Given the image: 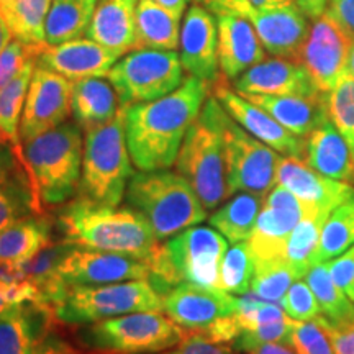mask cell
Returning <instances> with one entry per match:
<instances>
[{"mask_svg": "<svg viewBox=\"0 0 354 354\" xmlns=\"http://www.w3.org/2000/svg\"><path fill=\"white\" fill-rule=\"evenodd\" d=\"M212 84L187 74L174 92L127 107V143L140 171L169 169L176 165L185 133L210 97Z\"/></svg>", "mask_w": 354, "mask_h": 354, "instance_id": "1", "label": "cell"}, {"mask_svg": "<svg viewBox=\"0 0 354 354\" xmlns=\"http://www.w3.org/2000/svg\"><path fill=\"white\" fill-rule=\"evenodd\" d=\"M64 240L88 250L148 261L159 240L143 215L131 207H110L77 197L57 214Z\"/></svg>", "mask_w": 354, "mask_h": 354, "instance_id": "2", "label": "cell"}, {"mask_svg": "<svg viewBox=\"0 0 354 354\" xmlns=\"http://www.w3.org/2000/svg\"><path fill=\"white\" fill-rule=\"evenodd\" d=\"M227 110L210 95L192 123L177 154L176 167L189 180L207 212L230 198L223 123Z\"/></svg>", "mask_w": 354, "mask_h": 354, "instance_id": "3", "label": "cell"}, {"mask_svg": "<svg viewBox=\"0 0 354 354\" xmlns=\"http://www.w3.org/2000/svg\"><path fill=\"white\" fill-rule=\"evenodd\" d=\"M227 251V238L214 227H190L159 245L148 259L149 284L161 297L184 282L218 289Z\"/></svg>", "mask_w": 354, "mask_h": 354, "instance_id": "4", "label": "cell"}, {"mask_svg": "<svg viewBox=\"0 0 354 354\" xmlns=\"http://www.w3.org/2000/svg\"><path fill=\"white\" fill-rule=\"evenodd\" d=\"M127 205L143 215L158 240L207 220V209L183 174L171 169L135 172L127 185Z\"/></svg>", "mask_w": 354, "mask_h": 354, "instance_id": "5", "label": "cell"}, {"mask_svg": "<svg viewBox=\"0 0 354 354\" xmlns=\"http://www.w3.org/2000/svg\"><path fill=\"white\" fill-rule=\"evenodd\" d=\"M82 153V128L76 122H66L25 141L24 165L41 205H61L77 192Z\"/></svg>", "mask_w": 354, "mask_h": 354, "instance_id": "6", "label": "cell"}, {"mask_svg": "<svg viewBox=\"0 0 354 354\" xmlns=\"http://www.w3.org/2000/svg\"><path fill=\"white\" fill-rule=\"evenodd\" d=\"M84 135L79 197L102 205L118 207L135 174L127 143V107H120L107 125Z\"/></svg>", "mask_w": 354, "mask_h": 354, "instance_id": "7", "label": "cell"}, {"mask_svg": "<svg viewBox=\"0 0 354 354\" xmlns=\"http://www.w3.org/2000/svg\"><path fill=\"white\" fill-rule=\"evenodd\" d=\"M187 335L161 312H136L82 326L77 339L95 354H156L177 346Z\"/></svg>", "mask_w": 354, "mask_h": 354, "instance_id": "8", "label": "cell"}, {"mask_svg": "<svg viewBox=\"0 0 354 354\" xmlns=\"http://www.w3.org/2000/svg\"><path fill=\"white\" fill-rule=\"evenodd\" d=\"M57 322L86 326L136 312H162V297L148 279L68 287L53 305Z\"/></svg>", "mask_w": 354, "mask_h": 354, "instance_id": "9", "label": "cell"}, {"mask_svg": "<svg viewBox=\"0 0 354 354\" xmlns=\"http://www.w3.org/2000/svg\"><path fill=\"white\" fill-rule=\"evenodd\" d=\"M107 79L117 91L120 107H130L171 94L185 74L176 51L135 50L113 64Z\"/></svg>", "mask_w": 354, "mask_h": 354, "instance_id": "10", "label": "cell"}, {"mask_svg": "<svg viewBox=\"0 0 354 354\" xmlns=\"http://www.w3.org/2000/svg\"><path fill=\"white\" fill-rule=\"evenodd\" d=\"M227 180L230 197L238 192H250L266 197L276 184L277 151L254 138L227 113L223 123Z\"/></svg>", "mask_w": 354, "mask_h": 354, "instance_id": "11", "label": "cell"}, {"mask_svg": "<svg viewBox=\"0 0 354 354\" xmlns=\"http://www.w3.org/2000/svg\"><path fill=\"white\" fill-rule=\"evenodd\" d=\"M210 12H232L250 21L266 53L276 57L297 59L308 37V19L295 6L258 7L250 0H203Z\"/></svg>", "mask_w": 354, "mask_h": 354, "instance_id": "12", "label": "cell"}, {"mask_svg": "<svg viewBox=\"0 0 354 354\" xmlns=\"http://www.w3.org/2000/svg\"><path fill=\"white\" fill-rule=\"evenodd\" d=\"M354 37L330 15L318 17L300 48L297 61L308 71L322 94H328L346 73L348 56Z\"/></svg>", "mask_w": 354, "mask_h": 354, "instance_id": "13", "label": "cell"}, {"mask_svg": "<svg viewBox=\"0 0 354 354\" xmlns=\"http://www.w3.org/2000/svg\"><path fill=\"white\" fill-rule=\"evenodd\" d=\"M322 212L299 201L290 190L276 185L264 197L254 232L248 240L254 263L286 259V245L290 233L305 215Z\"/></svg>", "mask_w": 354, "mask_h": 354, "instance_id": "14", "label": "cell"}, {"mask_svg": "<svg viewBox=\"0 0 354 354\" xmlns=\"http://www.w3.org/2000/svg\"><path fill=\"white\" fill-rule=\"evenodd\" d=\"M73 81L38 66L33 71L20 123L21 143L68 122Z\"/></svg>", "mask_w": 354, "mask_h": 354, "instance_id": "15", "label": "cell"}, {"mask_svg": "<svg viewBox=\"0 0 354 354\" xmlns=\"http://www.w3.org/2000/svg\"><path fill=\"white\" fill-rule=\"evenodd\" d=\"M149 277L148 261L77 246L57 271L59 284L68 287L104 286Z\"/></svg>", "mask_w": 354, "mask_h": 354, "instance_id": "16", "label": "cell"}, {"mask_svg": "<svg viewBox=\"0 0 354 354\" xmlns=\"http://www.w3.org/2000/svg\"><path fill=\"white\" fill-rule=\"evenodd\" d=\"M212 95L243 130L263 141L264 145L271 146L274 151L286 156L304 158L305 138H299L294 133L286 130L266 110L230 87L223 79L212 84Z\"/></svg>", "mask_w": 354, "mask_h": 354, "instance_id": "17", "label": "cell"}, {"mask_svg": "<svg viewBox=\"0 0 354 354\" xmlns=\"http://www.w3.org/2000/svg\"><path fill=\"white\" fill-rule=\"evenodd\" d=\"M179 57L190 76L214 84L220 79L218 28L215 15L209 8L190 6L180 26Z\"/></svg>", "mask_w": 354, "mask_h": 354, "instance_id": "18", "label": "cell"}, {"mask_svg": "<svg viewBox=\"0 0 354 354\" xmlns=\"http://www.w3.org/2000/svg\"><path fill=\"white\" fill-rule=\"evenodd\" d=\"M234 310L236 297L216 287L184 282L162 295V312L187 331L207 328L218 318L233 315Z\"/></svg>", "mask_w": 354, "mask_h": 354, "instance_id": "19", "label": "cell"}, {"mask_svg": "<svg viewBox=\"0 0 354 354\" xmlns=\"http://www.w3.org/2000/svg\"><path fill=\"white\" fill-rule=\"evenodd\" d=\"M233 88L243 95H326L318 91L304 64L289 57L261 61L234 79Z\"/></svg>", "mask_w": 354, "mask_h": 354, "instance_id": "20", "label": "cell"}, {"mask_svg": "<svg viewBox=\"0 0 354 354\" xmlns=\"http://www.w3.org/2000/svg\"><path fill=\"white\" fill-rule=\"evenodd\" d=\"M276 184L290 190L299 201L322 212L335 210L354 197V185L330 179L312 169L302 158L286 156L277 165Z\"/></svg>", "mask_w": 354, "mask_h": 354, "instance_id": "21", "label": "cell"}, {"mask_svg": "<svg viewBox=\"0 0 354 354\" xmlns=\"http://www.w3.org/2000/svg\"><path fill=\"white\" fill-rule=\"evenodd\" d=\"M120 56L91 38H79L61 44H44L37 64L55 71L69 81L86 77H107Z\"/></svg>", "mask_w": 354, "mask_h": 354, "instance_id": "22", "label": "cell"}, {"mask_svg": "<svg viewBox=\"0 0 354 354\" xmlns=\"http://www.w3.org/2000/svg\"><path fill=\"white\" fill-rule=\"evenodd\" d=\"M218 28V63L225 79L234 81L266 59V50L250 21L232 12H212Z\"/></svg>", "mask_w": 354, "mask_h": 354, "instance_id": "23", "label": "cell"}, {"mask_svg": "<svg viewBox=\"0 0 354 354\" xmlns=\"http://www.w3.org/2000/svg\"><path fill=\"white\" fill-rule=\"evenodd\" d=\"M56 320L51 305L26 302L0 317V354H37Z\"/></svg>", "mask_w": 354, "mask_h": 354, "instance_id": "24", "label": "cell"}, {"mask_svg": "<svg viewBox=\"0 0 354 354\" xmlns=\"http://www.w3.org/2000/svg\"><path fill=\"white\" fill-rule=\"evenodd\" d=\"M136 6L138 0H100L97 2L87 38L115 55L125 56L136 48Z\"/></svg>", "mask_w": 354, "mask_h": 354, "instance_id": "25", "label": "cell"}, {"mask_svg": "<svg viewBox=\"0 0 354 354\" xmlns=\"http://www.w3.org/2000/svg\"><path fill=\"white\" fill-rule=\"evenodd\" d=\"M302 159L322 176L354 185V156L351 148L330 118L305 138Z\"/></svg>", "mask_w": 354, "mask_h": 354, "instance_id": "26", "label": "cell"}, {"mask_svg": "<svg viewBox=\"0 0 354 354\" xmlns=\"http://www.w3.org/2000/svg\"><path fill=\"white\" fill-rule=\"evenodd\" d=\"M245 97L266 110L274 120L299 138H307L317 127H320L323 122L330 118L326 95L299 97L246 94Z\"/></svg>", "mask_w": 354, "mask_h": 354, "instance_id": "27", "label": "cell"}, {"mask_svg": "<svg viewBox=\"0 0 354 354\" xmlns=\"http://www.w3.org/2000/svg\"><path fill=\"white\" fill-rule=\"evenodd\" d=\"M120 110V102L112 82L104 77H86L73 81L71 112L82 131L107 125Z\"/></svg>", "mask_w": 354, "mask_h": 354, "instance_id": "28", "label": "cell"}, {"mask_svg": "<svg viewBox=\"0 0 354 354\" xmlns=\"http://www.w3.org/2000/svg\"><path fill=\"white\" fill-rule=\"evenodd\" d=\"M180 15L154 0H138L135 50L176 51L180 38Z\"/></svg>", "mask_w": 354, "mask_h": 354, "instance_id": "29", "label": "cell"}, {"mask_svg": "<svg viewBox=\"0 0 354 354\" xmlns=\"http://www.w3.org/2000/svg\"><path fill=\"white\" fill-rule=\"evenodd\" d=\"M55 223L50 216L35 214L0 232V264L24 263L53 241Z\"/></svg>", "mask_w": 354, "mask_h": 354, "instance_id": "30", "label": "cell"}, {"mask_svg": "<svg viewBox=\"0 0 354 354\" xmlns=\"http://www.w3.org/2000/svg\"><path fill=\"white\" fill-rule=\"evenodd\" d=\"M35 68H37V57H32L6 87L0 88V140L15 149L21 165H24V143L20 138V123Z\"/></svg>", "mask_w": 354, "mask_h": 354, "instance_id": "31", "label": "cell"}, {"mask_svg": "<svg viewBox=\"0 0 354 354\" xmlns=\"http://www.w3.org/2000/svg\"><path fill=\"white\" fill-rule=\"evenodd\" d=\"M263 203L264 197L250 192H238L209 216L210 227L220 232L233 245L248 241L254 232Z\"/></svg>", "mask_w": 354, "mask_h": 354, "instance_id": "32", "label": "cell"}, {"mask_svg": "<svg viewBox=\"0 0 354 354\" xmlns=\"http://www.w3.org/2000/svg\"><path fill=\"white\" fill-rule=\"evenodd\" d=\"M97 0H53L44 25L48 44H61L87 37Z\"/></svg>", "mask_w": 354, "mask_h": 354, "instance_id": "33", "label": "cell"}, {"mask_svg": "<svg viewBox=\"0 0 354 354\" xmlns=\"http://www.w3.org/2000/svg\"><path fill=\"white\" fill-rule=\"evenodd\" d=\"M43 214L37 190L24 166L0 183V232L26 216Z\"/></svg>", "mask_w": 354, "mask_h": 354, "instance_id": "34", "label": "cell"}, {"mask_svg": "<svg viewBox=\"0 0 354 354\" xmlns=\"http://www.w3.org/2000/svg\"><path fill=\"white\" fill-rule=\"evenodd\" d=\"M331 214V212H330ZM328 212H313L305 215L290 233L286 245V261L297 279L307 276L320 245L322 228L328 218Z\"/></svg>", "mask_w": 354, "mask_h": 354, "instance_id": "35", "label": "cell"}, {"mask_svg": "<svg viewBox=\"0 0 354 354\" xmlns=\"http://www.w3.org/2000/svg\"><path fill=\"white\" fill-rule=\"evenodd\" d=\"M354 246V197L348 198L342 205L331 210L322 228L320 245L315 256V263L326 261L343 254Z\"/></svg>", "mask_w": 354, "mask_h": 354, "instance_id": "36", "label": "cell"}, {"mask_svg": "<svg viewBox=\"0 0 354 354\" xmlns=\"http://www.w3.org/2000/svg\"><path fill=\"white\" fill-rule=\"evenodd\" d=\"M313 290L322 308V315L331 323L346 320L354 315V304L335 284L326 263H315L304 277Z\"/></svg>", "mask_w": 354, "mask_h": 354, "instance_id": "37", "label": "cell"}, {"mask_svg": "<svg viewBox=\"0 0 354 354\" xmlns=\"http://www.w3.org/2000/svg\"><path fill=\"white\" fill-rule=\"evenodd\" d=\"M53 0H17L10 15L7 17L13 38L32 46L46 44L44 25Z\"/></svg>", "mask_w": 354, "mask_h": 354, "instance_id": "38", "label": "cell"}, {"mask_svg": "<svg viewBox=\"0 0 354 354\" xmlns=\"http://www.w3.org/2000/svg\"><path fill=\"white\" fill-rule=\"evenodd\" d=\"M254 277V258L248 241L234 243L225 254L220 269L218 289L232 295H243L251 290Z\"/></svg>", "mask_w": 354, "mask_h": 354, "instance_id": "39", "label": "cell"}, {"mask_svg": "<svg viewBox=\"0 0 354 354\" xmlns=\"http://www.w3.org/2000/svg\"><path fill=\"white\" fill-rule=\"evenodd\" d=\"M297 281L286 259L258 261L254 263V277L251 290L261 299L281 304L290 286Z\"/></svg>", "mask_w": 354, "mask_h": 354, "instance_id": "40", "label": "cell"}, {"mask_svg": "<svg viewBox=\"0 0 354 354\" xmlns=\"http://www.w3.org/2000/svg\"><path fill=\"white\" fill-rule=\"evenodd\" d=\"M330 120L343 135L354 156V77L344 73L326 94Z\"/></svg>", "mask_w": 354, "mask_h": 354, "instance_id": "41", "label": "cell"}, {"mask_svg": "<svg viewBox=\"0 0 354 354\" xmlns=\"http://www.w3.org/2000/svg\"><path fill=\"white\" fill-rule=\"evenodd\" d=\"M294 322L295 320H292V318H286V320L266 323V325H259L256 326V328L245 330L236 339H234L232 346L234 351L248 354L250 351H253V349L261 346V344H268V343L289 344Z\"/></svg>", "mask_w": 354, "mask_h": 354, "instance_id": "42", "label": "cell"}, {"mask_svg": "<svg viewBox=\"0 0 354 354\" xmlns=\"http://www.w3.org/2000/svg\"><path fill=\"white\" fill-rule=\"evenodd\" d=\"M289 346L297 354H336L328 335L318 320L294 322Z\"/></svg>", "mask_w": 354, "mask_h": 354, "instance_id": "43", "label": "cell"}, {"mask_svg": "<svg viewBox=\"0 0 354 354\" xmlns=\"http://www.w3.org/2000/svg\"><path fill=\"white\" fill-rule=\"evenodd\" d=\"M286 313L295 322H312L322 317L318 300L305 279H297L281 302Z\"/></svg>", "mask_w": 354, "mask_h": 354, "instance_id": "44", "label": "cell"}, {"mask_svg": "<svg viewBox=\"0 0 354 354\" xmlns=\"http://www.w3.org/2000/svg\"><path fill=\"white\" fill-rule=\"evenodd\" d=\"M43 46H32V44H25L13 38L6 46V50L0 53V88L6 87L20 73L26 61L38 57Z\"/></svg>", "mask_w": 354, "mask_h": 354, "instance_id": "45", "label": "cell"}, {"mask_svg": "<svg viewBox=\"0 0 354 354\" xmlns=\"http://www.w3.org/2000/svg\"><path fill=\"white\" fill-rule=\"evenodd\" d=\"M326 264H328V271L333 277L335 284L354 304V246L344 251L343 254L326 261Z\"/></svg>", "mask_w": 354, "mask_h": 354, "instance_id": "46", "label": "cell"}, {"mask_svg": "<svg viewBox=\"0 0 354 354\" xmlns=\"http://www.w3.org/2000/svg\"><path fill=\"white\" fill-rule=\"evenodd\" d=\"M317 320L325 328L336 354H354V315L336 323L328 322L323 315Z\"/></svg>", "mask_w": 354, "mask_h": 354, "instance_id": "47", "label": "cell"}, {"mask_svg": "<svg viewBox=\"0 0 354 354\" xmlns=\"http://www.w3.org/2000/svg\"><path fill=\"white\" fill-rule=\"evenodd\" d=\"M232 344L214 343L201 335L189 333L183 343L156 354H233Z\"/></svg>", "mask_w": 354, "mask_h": 354, "instance_id": "48", "label": "cell"}, {"mask_svg": "<svg viewBox=\"0 0 354 354\" xmlns=\"http://www.w3.org/2000/svg\"><path fill=\"white\" fill-rule=\"evenodd\" d=\"M328 13L354 37V0H328Z\"/></svg>", "mask_w": 354, "mask_h": 354, "instance_id": "49", "label": "cell"}, {"mask_svg": "<svg viewBox=\"0 0 354 354\" xmlns=\"http://www.w3.org/2000/svg\"><path fill=\"white\" fill-rule=\"evenodd\" d=\"M21 166L24 165H21L19 154L15 153V149H13L10 145L3 143V141L0 140V183L6 180L13 171H17Z\"/></svg>", "mask_w": 354, "mask_h": 354, "instance_id": "50", "label": "cell"}, {"mask_svg": "<svg viewBox=\"0 0 354 354\" xmlns=\"http://www.w3.org/2000/svg\"><path fill=\"white\" fill-rule=\"evenodd\" d=\"M37 354H81L73 344L56 335H48L39 344Z\"/></svg>", "mask_w": 354, "mask_h": 354, "instance_id": "51", "label": "cell"}, {"mask_svg": "<svg viewBox=\"0 0 354 354\" xmlns=\"http://www.w3.org/2000/svg\"><path fill=\"white\" fill-rule=\"evenodd\" d=\"M294 3L304 12L307 19L317 20L318 17H322L326 12L328 0H294Z\"/></svg>", "mask_w": 354, "mask_h": 354, "instance_id": "52", "label": "cell"}, {"mask_svg": "<svg viewBox=\"0 0 354 354\" xmlns=\"http://www.w3.org/2000/svg\"><path fill=\"white\" fill-rule=\"evenodd\" d=\"M248 354H297V351L286 343H268L261 344Z\"/></svg>", "mask_w": 354, "mask_h": 354, "instance_id": "53", "label": "cell"}, {"mask_svg": "<svg viewBox=\"0 0 354 354\" xmlns=\"http://www.w3.org/2000/svg\"><path fill=\"white\" fill-rule=\"evenodd\" d=\"M13 39V33L8 26L7 17L3 15L2 8H0V53L6 50V46Z\"/></svg>", "mask_w": 354, "mask_h": 354, "instance_id": "54", "label": "cell"}, {"mask_svg": "<svg viewBox=\"0 0 354 354\" xmlns=\"http://www.w3.org/2000/svg\"><path fill=\"white\" fill-rule=\"evenodd\" d=\"M154 2L159 3V6L169 8V10L177 13V15L183 17L184 13H185V10H187V8H189L190 0H154Z\"/></svg>", "mask_w": 354, "mask_h": 354, "instance_id": "55", "label": "cell"}, {"mask_svg": "<svg viewBox=\"0 0 354 354\" xmlns=\"http://www.w3.org/2000/svg\"><path fill=\"white\" fill-rule=\"evenodd\" d=\"M15 307L10 302V297H8V286L0 282V317H3L6 313L10 312V310Z\"/></svg>", "mask_w": 354, "mask_h": 354, "instance_id": "56", "label": "cell"}, {"mask_svg": "<svg viewBox=\"0 0 354 354\" xmlns=\"http://www.w3.org/2000/svg\"><path fill=\"white\" fill-rule=\"evenodd\" d=\"M250 2L258 7H282L290 6V3H294V0H250Z\"/></svg>", "mask_w": 354, "mask_h": 354, "instance_id": "57", "label": "cell"}, {"mask_svg": "<svg viewBox=\"0 0 354 354\" xmlns=\"http://www.w3.org/2000/svg\"><path fill=\"white\" fill-rule=\"evenodd\" d=\"M17 0H0V8H2L3 15L8 17L13 10V7H15Z\"/></svg>", "mask_w": 354, "mask_h": 354, "instance_id": "58", "label": "cell"}, {"mask_svg": "<svg viewBox=\"0 0 354 354\" xmlns=\"http://www.w3.org/2000/svg\"><path fill=\"white\" fill-rule=\"evenodd\" d=\"M346 73H349V74H351V76L354 77V41H353V44H351V50H349Z\"/></svg>", "mask_w": 354, "mask_h": 354, "instance_id": "59", "label": "cell"}, {"mask_svg": "<svg viewBox=\"0 0 354 354\" xmlns=\"http://www.w3.org/2000/svg\"><path fill=\"white\" fill-rule=\"evenodd\" d=\"M197 2H203V0H197Z\"/></svg>", "mask_w": 354, "mask_h": 354, "instance_id": "60", "label": "cell"}]
</instances>
